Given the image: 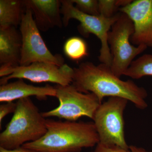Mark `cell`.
Here are the masks:
<instances>
[{"label":"cell","mask_w":152,"mask_h":152,"mask_svg":"<svg viewBox=\"0 0 152 152\" xmlns=\"http://www.w3.org/2000/svg\"><path fill=\"white\" fill-rule=\"evenodd\" d=\"M61 11L63 26L66 27L71 19L80 22L78 29L80 34L87 37L90 34L96 36L100 40L101 47L99 59L102 64L111 67L112 56L108 42L109 32L119 18L121 13L111 18L102 16L87 15L76 8L72 0H61Z\"/></svg>","instance_id":"5"},{"label":"cell","mask_w":152,"mask_h":152,"mask_svg":"<svg viewBox=\"0 0 152 152\" xmlns=\"http://www.w3.org/2000/svg\"><path fill=\"white\" fill-rule=\"evenodd\" d=\"M22 46L21 35L16 27H0V67L20 66Z\"/></svg>","instance_id":"13"},{"label":"cell","mask_w":152,"mask_h":152,"mask_svg":"<svg viewBox=\"0 0 152 152\" xmlns=\"http://www.w3.org/2000/svg\"><path fill=\"white\" fill-rule=\"evenodd\" d=\"M46 124L43 136L22 147L36 152H80L99 143L94 122L46 119Z\"/></svg>","instance_id":"2"},{"label":"cell","mask_w":152,"mask_h":152,"mask_svg":"<svg viewBox=\"0 0 152 152\" xmlns=\"http://www.w3.org/2000/svg\"><path fill=\"white\" fill-rule=\"evenodd\" d=\"M23 3L24 7L31 10L39 30L45 32L55 27H62L61 1L24 0Z\"/></svg>","instance_id":"11"},{"label":"cell","mask_w":152,"mask_h":152,"mask_svg":"<svg viewBox=\"0 0 152 152\" xmlns=\"http://www.w3.org/2000/svg\"><path fill=\"white\" fill-rule=\"evenodd\" d=\"M56 97L59 104L54 109L42 113L45 118L57 117L69 121H76L82 117L93 120L95 113L102 103L93 93L81 92L72 84L57 85Z\"/></svg>","instance_id":"7"},{"label":"cell","mask_w":152,"mask_h":152,"mask_svg":"<svg viewBox=\"0 0 152 152\" xmlns=\"http://www.w3.org/2000/svg\"><path fill=\"white\" fill-rule=\"evenodd\" d=\"M74 69L67 64L61 66L44 62H36L27 66L0 67L1 85L11 79H26L34 83L50 82L61 86L72 84Z\"/></svg>","instance_id":"9"},{"label":"cell","mask_w":152,"mask_h":152,"mask_svg":"<svg viewBox=\"0 0 152 152\" xmlns=\"http://www.w3.org/2000/svg\"><path fill=\"white\" fill-rule=\"evenodd\" d=\"M133 22L134 33L131 42L152 48V0H136L119 9Z\"/></svg>","instance_id":"10"},{"label":"cell","mask_w":152,"mask_h":152,"mask_svg":"<svg viewBox=\"0 0 152 152\" xmlns=\"http://www.w3.org/2000/svg\"><path fill=\"white\" fill-rule=\"evenodd\" d=\"M74 71L72 84L81 92L93 93L101 102L106 97H118L131 102L140 110L148 107L145 89L131 80H123L104 64L96 65L85 62L74 68Z\"/></svg>","instance_id":"1"},{"label":"cell","mask_w":152,"mask_h":152,"mask_svg":"<svg viewBox=\"0 0 152 152\" xmlns=\"http://www.w3.org/2000/svg\"><path fill=\"white\" fill-rule=\"evenodd\" d=\"M79 11L93 16L99 15V1L97 0H72Z\"/></svg>","instance_id":"17"},{"label":"cell","mask_w":152,"mask_h":152,"mask_svg":"<svg viewBox=\"0 0 152 152\" xmlns=\"http://www.w3.org/2000/svg\"><path fill=\"white\" fill-rule=\"evenodd\" d=\"M16 107V103L13 102H4L0 105V128L1 127L3 119L8 114L15 113Z\"/></svg>","instance_id":"20"},{"label":"cell","mask_w":152,"mask_h":152,"mask_svg":"<svg viewBox=\"0 0 152 152\" xmlns=\"http://www.w3.org/2000/svg\"><path fill=\"white\" fill-rule=\"evenodd\" d=\"M32 96L42 100L45 99L48 96L56 97V88L50 85L39 87L28 85L23 79H18L0 86L1 102H13Z\"/></svg>","instance_id":"12"},{"label":"cell","mask_w":152,"mask_h":152,"mask_svg":"<svg viewBox=\"0 0 152 152\" xmlns=\"http://www.w3.org/2000/svg\"><path fill=\"white\" fill-rule=\"evenodd\" d=\"M24 8L23 1H0V27L14 26L20 24Z\"/></svg>","instance_id":"14"},{"label":"cell","mask_w":152,"mask_h":152,"mask_svg":"<svg viewBox=\"0 0 152 152\" xmlns=\"http://www.w3.org/2000/svg\"><path fill=\"white\" fill-rule=\"evenodd\" d=\"M129 102L124 98L112 97L99 106L93 120L99 136L98 144L129 149L124 118Z\"/></svg>","instance_id":"4"},{"label":"cell","mask_w":152,"mask_h":152,"mask_svg":"<svg viewBox=\"0 0 152 152\" xmlns=\"http://www.w3.org/2000/svg\"><path fill=\"white\" fill-rule=\"evenodd\" d=\"M0 152H36L32 150L23 147H20L13 150H7L0 147Z\"/></svg>","instance_id":"21"},{"label":"cell","mask_w":152,"mask_h":152,"mask_svg":"<svg viewBox=\"0 0 152 152\" xmlns=\"http://www.w3.org/2000/svg\"><path fill=\"white\" fill-rule=\"evenodd\" d=\"M63 50L69 59L74 61H80L88 55L87 43L78 37L67 39L64 44Z\"/></svg>","instance_id":"16"},{"label":"cell","mask_w":152,"mask_h":152,"mask_svg":"<svg viewBox=\"0 0 152 152\" xmlns=\"http://www.w3.org/2000/svg\"><path fill=\"white\" fill-rule=\"evenodd\" d=\"M13 116L0 134V147L13 150L37 140L47 131L46 119L30 97L17 101Z\"/></svg>","instance_id":"3"},{"label":"cell","mask_w":152,"mask_h":152,"mask_svg":"<svg viewBox=\"0 0 152 152\" xmlns=\"http://www.w3.org/2000/svg\"><path fill=\"white\" fill-rule=\"evenodd\" d=\"M133 22L126 15L121 12L119 18L112 26L108 35V42L112 56L111 69L121 78L134 59L148 47L144 45L134 46L131 44L134 33Z\"/></svg>","instance_id":"6"},{"label":"cell","mask_w":152,"mask_h":152,"mask_svg":"<svg viewBox=\"0 0 152 152\" xmlns=\"http://www.w3.org/2000/svg\"><path fill=\"white\" fill-rule=\"evenodd\" d=\"M150 152H152V151Z\"/></svg>","instance_id":"22"},{"label":"cell","mask_w":152,"mask_h":152,"mask_svg":"<svg viewBox=\"0 0 152 152\" xmlns=\"http://www.w3.org/2000/svg\"><path fill=\"white\" fill-rule=\"evenodd\" d=\"M93 152H148L141 147L129 146V149H125L117 146H107L98 144Z\"/></svg>","instance_id":"19"},{"label":"cell","mask_w":152,"mask_h":152,"mask_svg":"<svg viewBox=\"0 0 152 152\" xmlns=\"http://www.w3.org/2000/svg\"><path fill=\"white\" fill-rule=\"evenodd\" d=\"M124 75L133 79L146 76H152V55L145 54L134 60Z\"/></svg>","instance_id":"15"},{"label":"cell","mask_w":152,"mask_h":152,"mask_svg":"<svg viewBox=\"0 0 152 152\" xmlns=\"http://www.w3.org/2000/svg\"><path fill=\"white\" fill-rule=\"evenodd\" d=\"M20 24L22 46L20 66H27L36 62L51 63L61 66L64 59L61 55L50 51L36 25L31 9L24 7Z\"/></svg>","instance_id":"8"},{"label":"cell","mask_w":152,"mask_h":152,"mask_svg":"<svg viewBox=\"0 0 152 152\" xmlns=\"http://www.w3.org/2000/svg\"><path fill=\"white\" fill-rule=\"evenodd\" d=\"M99 12L100 15L111 18L116 15L115 12L119 10L118 0H99Z\"/></svg>","instance_id":"18"}]
</instances>
